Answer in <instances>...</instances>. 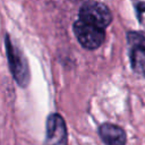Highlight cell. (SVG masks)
<instances>
[{"instance_id":"obj_1","label":"cell","mask_w":145,"mask_h":145,"mask_svg":"<svg viewBox=\"0 0 145 145\" xmlns=\"http://www.w3.org/2000/svg\"><path fill=\"white\" fill-rule=\"evenodd\" d=\"M79 19L104 29L112 22L110 9L102 2L89 0L82 5L79 9Z\"/></svg>"},{"instance_id":"obj_2","label":"cell","mask_w":145,"mask_h":145,"mask_svg":"<svg viewBox=\"0 0 145 145\" xmlns=\"http://www.w3.org/2000/svg\"><path fill=\"white\" fill-rule=\"evenodd\" d=\"M5 43H6V51L9 61V67L11 69L12 76L20 86H26L29 80L27 62L24 56L22 54V52L11 43L8 35H6Z\"/></svg>"},{"instance_id":"obj_3","label":"cell","mask_w":145,"mask_h":145,"mask_svg":"<svg viewBox=\"0 0 145 145\" xmlns=\"http://www.w3.org/2000/svg\"><path fill=\"white\" fill-rule=\"evenodd\" d=\"M74 33L78 42L88 50L97 49L105 39L104 29L96 27L94 25L87 24L80 19L75 22L74 24Z\"/></svg>"},{"instance_id":"obj_4","label":"cell","mask_w":145,"mask_h":145,"mask_svg":"<svg viewBox=\"0 0 145 145\" xmlns=\"http://www.w3.org/2000/svg\"><path fill=\"white\" fill-rule=\"evenodd\" d=\"M127 43L133 70L145 77V36L138 32H128Z\"/></svg>"},{"instance_id":"obj_5","label":"cell","mask_w":145,"mask_h":145,"mask_svg":"<svg viewBox=\"0 0 145 145\" xmlns=\"http://www.w3.org/2000/svg\"><path fill=\"white\" fill-rule=\"evenodd\" d=\"M43 145H67V128L60 114L52 113L49 116Z\"/></svg>"},{"instance_id":"obj_6","label":"cell","mask_w":145,"mask_h":145,"mask_svg":"<svg viewBox=\"0 0 145 145\" xmlns=\"http://www.w3.org/2000/svg\"><path fill=\"white\" fill-rule=\"evenodd\" d=\"M99 135L105 145H125L126 133L125 130L113 123H102L99 127Z\"/></svg>"},{"instance_id":"obj_7","label":"cell","mask_w":145,"mask_h":145,"mask_svg":"<svg viewBox=\"0 0 145 145\" xmlns=\"http://www.w3.org/2000/svg\"><path fill=\"white\" fill-rule=\"evenodd\" d=\"M135 8L137 9V16L140 20V15L143 11H145V3L144 2H137V5L135 3Z\"/></svg>"}]
</instances>
